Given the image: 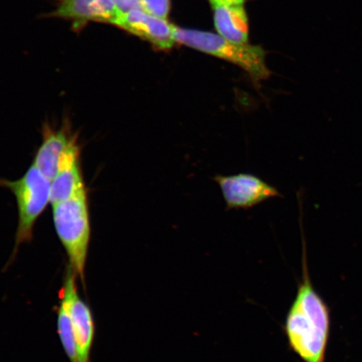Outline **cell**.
Listing matches in <instances>:
<instances>
[{
  "mask_svg": "<svg viewBox=\"0 0 362 362\" xmlns=\"http://www.w3.org/2000/svg\"><path fill=\"white\" fill-rule=\"evenodd\" d=\"M214 11V24L217 33L228 42L247 44L248 20L243 6H233L223 0H211Z\"/></svg>",
  "mask_w": 362,
  "mask_h": 362,
  "instance_id": "11",
  "label": "cell"
},
{
  "mask_svg": "<svg viewBox=\"0 0 362 362\" xmlns=\"http://www.w3.org/2000/svg\"><path fill=\"white\" fill-rule=\"evenodd\" d=\"M175 40L197 51L234 63L248 72L257 83L268 78L270 75L266 66L265 52L260 47L233 43L214 33L177 27L175 30Z\"/></svg>",
  "mask_w": 362,
  "mask_h": 362,
  "instance_id": "3",
  "label": "cell"
},
{
  "mask_svg": "<svg viewBox=\"0 0 362 362\" xmlns=\"http://www.w3.org/2000/svg\"><path fill=\"white\" fill-rule=\"evenodd\" d=\"M57 332L63 349L70 362H78V353H76L75 339L72 332L70 315L62 301L57 308Z\"/></svg>",
  "mask_w": 362,
  "mask_h": 362,
  "instance_id": "12",
  "label": "cell"
},
{
  "mask_svg": "<svg viewBox=\"0 0 362 362\" xmlns=\"http://www.w3.org/2000/svg\"><path fill=\"white\" fill-rule=\"evenodd\" d=\"M115 7L122 13H129L133 11H143L141 3L139 0H111Z\"/></svg>",
  "mask_w": 362,
  "mask_h": 362,
  "instance_id": "14",
  "label": "cell"
},
{
  "mask_svg": "<svg viewBox=\"0 0 362 362\" xmlns=\"http://www.w3.org/2000/svg\"><path fill=\"white\" fill-rule=\"evenodd\" d=\"M122 15L111 0H61L55 12V16L74 21L76 26L90 21L115 25Z\"/></svg>",
  "mask_w": 362,
  "mask_h": 362,
  "instance_id": "10",
  "label": "cell"
},
{
  "mask_svg": "<svg viewBox=\"0 0 362 362\" xmlns=\"http://www.w3.org/2000/svg\"><path fill=\"white\" fill-rule=\"evenodd\" d=\"M143 11L149 15L166 20L169 15L170 0H139Z\"/></svg>",
  "mask_w": 362,
  "mask_h": 362,
  "instance_id": "13",
  "label": "cell"
},
{
  "mask_svg": "<svg viewBox=\"0 0 362 362\" xmlns=\"http://www.w3.org/2000/svg\"><path fill=\"white\" fill-rule=\"evenodd\" d=\"M78 278L68 266L64 282L59 293V298L66 305L70 315L72 332L78 353V362H90V353L93 347L96 327L92 310L79 296L76 283Z\"/></svg>",
  "mask_w": 362,
  "mask_h": 362,
  "instance_id": "5",
  "label": "cell"
},
{
  "mask_svg": "<svg viewBox=\"0 0 362 362\" xmlns=\"http://www.w3.org/2000/svg\"><path fill=\"white\" fill-rule=\"evenodd\" d=\"M224 198L226 210H248L271 199L283 197L274 185L255 175L239 173L214 176Z\"/></svg>",
  "mask_w": 362,
  "mask_h": 362,
  "instance_id": "6",
  "label": "cell"
},
{
  "mask_svg": "<svg viewBox=\"0 0 362 362\" xmlns=\"http://www.w3.org/2000/svg\"><path fill=\"white\" fill-rule=\"evenodd\" d=\"M2 187L10 189L16 199L18 226L16 236L15 255L23 243L33 239L36 221L51 203L52 181L34 164L30 166L19 180H0Z\"/></svg>",
  "mask_w": 362,
  "mask_h": 362,
  "instance_id": "4",
  "label": "cell"
},
{
  "mask_svg": "<svg viewBox=\"0 0 362 362\" xmlns=\"http://www.w3.org/2000/svg\"><path fill=\"white\" fill-rule=\"evenodd\" d=\"M52 207L54 226L69 260L68 266L78 276L86 289L85 269L90 239L87 187Z\"/></svg>",
  "mask_w": 362,
  "mask_h": 362,
  "instance_id": "2",
  "label": "cell"
},
{
  "mask_svg": "<svg viewBox=\"0 0 362 362\" xmlns=\"http://www.w3.org/2000/svg\"><path fill=\"white\" fill-rule=\"evenodd\" d=\"M76 138L78 135L72 133L71 125L66 121L58 129L45 124L42 143L35 153L33 164L52 181L62 153Z\"/></svg>",
  "mask_w": 362,
  "mask_h": 362,
  "instance_id": "9",
  "label": "cell"
},
{
  "mask_svg": "<svg viewBox=\"0 0 362 362\" xmlns=\"http://www.w3.org/2000/svg\"><path fill=\"white\" fill-rule=\"evenodd\" d=\"M223 1L228 4H233V6H243L245 0H223Z\"/></svg>",
  "mask_w": 362,
  "mask_h": 362,
  "instance_id": "15",
  "label": "cell"
},
{
  "mask_svg": "<svg viewBox=\"0 0 362 362\" xmlns=\"http://www.w3.org/2000/svg\"><path fill=\"white\" fill-rule=\"evenodd\" d=\"M300 206L303 279L289 310L285 332L289 346L305 362H325L329 337L330 318L327 305L312 285L308 266L304 207Z\"/></svg>",
  "mask_w": 362,
  "mask_h": 362,
  "instance_id": "1",
  "label": "cell"
},
{
  "mask_svg": "<svg viewBox=\"0 0 362 362\" xmlns=\"http://www.w3.org/2000/svg\"><path fill=\"white\" fill-rule=\"evenodd\" d=\"M85 187L81 165V148L76 138L59 160L56 175L52 180V205L67 200Z\"/></svg>",
  "mask_w": 362,
  "mask_h": 362,
  "instance_id": "8",
  "label": "cell"
},
{
  "mask_svg": "<svg viewBox=\"0 0 362 362\" xmlns=\"http://www.w3.org/2000/svg\"><path fill=\"white\" fill-rule=\"evenodd\" d=\"M115 26L148 40L153 47L163 51L171 49L175 42V27L166 20L149 15L144 11L124 13Z\"/></svg>",
  "mask_w": 362,
  "mask_h": 362,
  "instance_id": "7",
  "label": "cell"
},
{
  "mask_svg": "<svg viewBox=\"0 0 362 362\" xmlns=\"http://www.w3.org/2000/svg\"><path fill=\"white\" fill-rule=\"evenodd\" d=\"M211 1V0H210V2Z\"/></svg>",
  "mask_w": 362,
  "mask_h": 362,
  "instance_id": "16",
  "label": "cell"
}]
</instances>
